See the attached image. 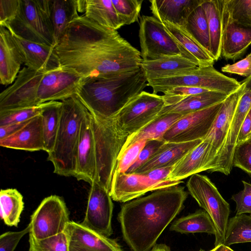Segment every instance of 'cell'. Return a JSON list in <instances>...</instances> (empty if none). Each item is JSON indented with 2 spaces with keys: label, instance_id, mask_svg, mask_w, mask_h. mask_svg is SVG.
<instances>
[{
  "label": "cell",
  "instance_id": "cell-47",
  "mask_svg": "<svg viewBox=\"0 0 251 251\" xmlns=\"http://www.w3.org/2000/svg\"><path fill=\"white\" fill-rule=\"evenodd\" d=\"M243 189L233 195L231 199L236 203V215L249 213L251 215V183L242 181Z\"/></svg>",
  "mask_w": 251,
  "mask_h": 251
},
{
  "label": "cell",
  "instance_id": "cell-23",
  "mask_svg": "<svg viewBox=\"0 0 251 251\" xmlns=\"http://www.w3.org/2000/svg\"><path fill=\"white\" fill-rule=\"evenodd\" d=\"M1 147L29 151H44L41 114L32 118L20 129L0 140Z\"/></svg>",
  "mask_w": 251,
  "mask_h": 251
},
{
  "label": "cell",
  "instance_id": "cell-25",
  "mask_svg": "<svg viewBox=\"0 0 251 251\" xmlns=\"http://www.w3.org/2000/svg\"><path fill=\"white\" fill-rule=\"evenodd\" d=\"M141 67L148 81L186 73L196 69L198 66L189 59L177 55L142 60Z\"/></svg>",
  "mask_w": 251,
  "mask_h": 251
},
{
  "label": "cell",
  "instance_id": "cell-43",
  "mask_svg": "<svg viewBox=\"0 0 251 251\" xmlns=\"http://www.w3.org/2000/svg\"><path fill=\"white\" fill-rule=\"evenodd\" d=\"M146 142V140L137 141L120 152L115 172L126 173L137 160Z\"/></svg>",
  "mask_w": 251,
  "mask_h": 251
},
{
  "label": "cell",
  "instance_id": "cell-16",
  "mask_svg": "<svg viewBox=\"0 0 251 251\" xmlns=\"http://www.w3.org/2000/svg\"><path fill=\"white\" fill-rule=\"evenodd\" d=\"M83 77L74 70L62 66L45 73L38 87L39 104L61 101L75 95Z\"/></svg>",
  "mask_w": 251,
  "mask_h": 251
},
{
  "label": "cell",
  "instance_id": "cell-55",
  "mask_svg": "<svg viewBox=\"0 0 251 251\" xmlns=\"http://www.w3.org/2000/svg\"><path fill=\"white\" fill-rule=\"evenodd\" d=\"M197 251H205L202 249H200ZM209 251H228L227 247L225 246L224 244H220L215 247L213 249Z\"/></svg>",
  "mask_w": 251,
  "mask_h": 251
},
{
  "label": "cell",
  "instance_id": "cell-33",
  "mask_svg": "<svg viewBox=\"0 0 251 251\" xmlns=\"http://www.w3.org/2000/svg\"><path fill=\"white\" fill-rule=\"evenodd\" d=\"M170 230L182 234L206 233L216 234L214 223L204 210H199L195 212L182 217L175 221Z\"/></svg>",
  "mask_w": 251,
  "mask_h": 251
},
{
  "label": "cell",
  "instance_id": "cell-51",
  "mask_svg": "<svg viewBox=\"0 0 251 251\" xmlns=\"http://www.w3.org/2000/svg\"><path fill=\"white\" fill-rule=\"evenodd\" d=\"M174 165L154 169L140 175L145 176L150 180L158 182L169 181L168 177L174 168Z\"/></svg>",
  "mask_w": 251,
  "mask_h": 251
},
{
  "label": "cell",
  "instance_id": "cell-46",
  "mask_svg": "<svg viewBox=\"0 0 251 251\" xmlns=\"http://www.w3.org/2000/svg\"><path fill=\"white\" fill-rule=\"evenodd\" d=\"M164 143L165 142L162 140H147L145 146L140 151L137 160L126 173H134L148 161Z\"/></svg>",
  "mask_w": 251,
  "mask_h": 251
},
{
  "label": "cell",
  "instance_id": "cell-7",
  "mask_svg": "<svg viewBox=\"0 0 251 251\" xmlns=\"http://www.w3.org/2000/svg\"><path fill=\"white\" fill-rule=\"evenodd\" d=\"M153 93H163L177 86L200 88L216 91L229 95L236 91L241 86V82L228 77L215 69L213 65L196 69L178 75L154 79L148 81Z\"/></svg>",
  "mask_w": 251,
  "mask_h": 251
},
{
  "label": "cell",
  "instance_id": "cell-52",
  "mask_svg": "<svg viewBox=\"0 0 251 251\" xmlns=\"http://www.w3.org/2000/svg\"><path fill=\"white\" fill-rule=\"evenodd\" d=\"M28 121L0 126V140L4 139L18 131L22 128Z\"/></svg>",
  "mask_w": 251,
  "mask_h": 251
},
{
  "label": "cell",
  "instance_id": "cell-13",
  "mask_svg": "<svg viewBox=\"0 0 251 251\" xmlns=\"http://www.w3.org/2000/svg\"><path fill=\"white\" fill-rule=\"evenodd\" d=\"M44 73L26 67L21 70L12 85L0 94V111L40 105L37 93Z\"/></svg>",
  "mask_w": 251,
  "mask_h": 251
},
{
  "label": "cell",
  "instance_id": "cell-17",
  "mask_svg": "<svg viewBox=\"0 0 251 251\" xmlns=\"http://www.w3.org/2000/svg\"><path fill=\"white\" fill-rule=\"evenodd\" d=\"M181 181H153L143 175L114 172L109 190L112 199L126 202L139 198L149 191L178 185Z\"/></svg>",
  "mask_w": 251,
  "mask_h": 251
},
{
  "label": "cell",
  "instance_id": "cell-9",
  "mask_svg": "<svg viewBox=\"0 0 251 251\" xmlns=\"http://www.w3.org/2000/svg\"><path fill=\"white\" fill-rule=\"evenodd\" d=\"M139 38L143 60H154L171 56H182L198 61L174 39L160 21L153 16L140 17Z\"/></svg>",
  "mask_w": 251,
  "mask_h": 251
},
{
  "label": "cell",
  "instance_id": "cell-6",
  "mask_svg": "<svg viewBox=\"0 0 251 251\" xmlns=\"http://www.w3.org/2000/svg\"><path fill=\"white\" fill-rule=\"evenodd\" d=\"M50 3L51 0H20L15 18L0 26L26 40L55 47Z\"/></svg>",
  "mask_w": 251,
  "mask_h": 251
},
{
  "label": "cell",
  "instance_id": "cell-58",
  "mask_svg": "<svg viewBox=\"0 0 251 251\" xmlns=\"http://www.w3.org/2000/svg\"><path fill=\"white\" fill-rule=\"evenodd\" d=\"M228 251H234L233 250H232L231 248H230L229 247H227Z\"/></svg>",
  "mask_w": 251,
  "mask_h": 251
},
{
  "label": "cell",
  "instance_id": "cell-21",
  "mask_svg": "<svg viewBox=\"0 0 251 251\" xmlns=\"http://www.w3.org/2000/svg\"><path fill=\"white\" fill-rule=\"evenodd\" d=\"M24 60L13 36L6 27L0 26V83L12 84Z\"/></svg>",
  "mask_w": 251,
  "mask_h": 251
},
{
  "label": "cell",
  "instance_id": "cell-5",
  "mask_svg": "<svg viewBox=\"0 0 251 251\" xmlns=\"http://www.w3.org/2000/svg\"><path fill=\"white\" fill-rule=\"evenodd\" d=\"M92 115L96 150L94 181L109 191L118 156L129 135L119 127L114 117Z\"/></svg>",
  "mask_w": 251,
  "mask_h": 251
},
{
  "label": "cell",
  "instance_id": "cell-2",
  "mask_svg": "<svg viewBox=\"0 0 251 251\" xmlns=\"http://www.w3.org/2000/svg\"><path fill=\"white\" fill-rule=\"evenodd\" d=\"M187 193L173 186L123 204L118 215L124 240L131 251H150L184 207Z\"/></svg>",
  "mask_w": 251,
  "mask_h": 251
},
{
  "label": "cell",
  "instance_id": "cell-1",
  "mask_svg": "<svg viewBox=\"0 0 251 251\" xmlns=\"http://www.w3.org/2000/svg\"><path fill=\"white\" fill-rule=\"evenodd\" d=\"M62 67L83 77L115 75L141 67V52L117 30L100 25L84 15L69 24L54 47Z\"/></svg>",
  "mask_w": 251,
  "mask_h": 251
},
{
  "label": "cell",
  "instance_id": "cell-41",
  "mask_svg": "<svg viewBox=\"0 0 251 251\" xmlns=\"http://www.w3.org/2000/svg\"><path fill=\"white\" fill-rule=\"evenodd\" d=\"M29 251H69L68 239L64 231L43 239H37L29 233Z\"/></svg>",
  "mask_w": 251,
  "mask_h": 251
},
{
  "label": "cell",
  "instance_id": "cell-15",
  "mask_svg": "<svg viewBox=\"0 0 251 251\" xmlns=\"http://www.w3.org/2000/svg\"><path fill=\"white\" fill-rule=\"evenodd\" d=\"M109 191L94 181L91 184L83 226L106 237L113 233V203Z\"/></svg>",
  "mask_w": 251,
  "mask_h": 251
},
{
  "label": "cell",
  "instance_id": "cell-54",
  "mask_svg": "<svg viewBox=\"0 0 251 251\" xmlns=\"http://www.w3.org/2000/svg\"><path fill=\"white\" fill-rule=\"evenodd\" d=\"M150 251H171L170 248L165 244H155Z\"/></svg>",
  "mask_w": 251,
  "mask_h": 251
},
{
  "label": "cell",
  "instance_id": "cell-28",
  "mask_svg": "<svg viewBox=\"0 0 251 251\" xmlns=\"http://www.w3.org/2000/svg\"><path fill=\"white\" fill-rule=\"evenodd\" d=\"M228 95L212 91L188 96L172 105L166 106L159 115L176 113L185 115L224 101Z\"/></svg>",
  "mask_w": 251,
  "mask_h": 251
},
{
  "label": "cell",
  "instance_id": "cell-4",
  "mask_svg": "<svg viewBox=\"0 0 251 251\" xmlns=\"http://www.w3.org/2000/svg\"><path fill=\"white\" fill-rule=\"evenodd\" d=\"M61 102L59 128L47 159L52 162L54 173L74 176L81 125L88 110L76 94Z\"/></svg>",
  "mask_w": 251,
  "mask_h": 251
},
{
  "label": "cell",
  "instance_id": "cell-35",
  "mask_svg": "<svg viewBox=\"0 0 251 251\" xmlns=\"http://www.w3.org/2000/svg\"><path fill=\"white\" fill-rule=\"evenodd\" d=\"M0 217L5 224L17 226L24 208L23 197L16 189H1L0 192Z\"/></svg>",
  "mask_w": 251,
  "mask_h": 251
},
{
  "label": "cell",
  "instance_id": "cell-45",
  "mask_svg": "<svg viewBox=\"0 0 251 251\" xmlns=\"http://www.w3.org/2000/svg\"><path fill=\"white\" fill-rule=\"evenodd\" d=\"M209 90L192 87L177 86L163 93L166 106L172 105L188 96L203 93Z\"/></svg>",
  "mask_w": 251,
  "mask_h": 251
},
{
  "label": "cell",
  "instance_id": "cell-18",
  "mask_svg": "<svg viewBox=\"0 0 251 251\" xmlns=\"http://www.w3.org/2000/svg\"><path fill=\"white\" fill-rule=\"evenodd\" d=\"M96 175V150L93 117L88 111L81 125L74 177L78 180H83L91 185L95 180Z\"/></svg>",
  "mask_w": 251,
  "mask_h": 251
},
{
  "label": "cell",
  "instance_id": "cell-24",
  "mask_svg": "<svg viewBox=\"0 0 251 251\" xmlns=\"http://www.w3.org/2000/svg\"><path fill=\"white\" fill-rule=\"evenodd\" d=\"M222 21L221 55L226 60L234 61L251 45V27L240 25L223 17Z\"/></svg>",
  "mask_w": 251,
  "mask_h": 251
},
{
  "label": "cell",
  "instance_id": "cell-26",
  "mask_svg": "<svg viewBox=\"0 0 251 251\" xmlns=\"http://www.w3.org/2000/svg\"><path fill=\"white\" fill-rule=\"evenodd\" d=\"M202 141L198 140L184 143L165 142L134 173L142 174L154 169L174 166Z\"/></svg>",
  "mask_w": 251,
  "mask_h": 251
},
{
  "label": "cell",
  "instance_id": "cell-31",
  "mask_svg": "<svg viewBox=\"0 0 251 251\" xmlns=\"http://www.w3.org/2000/svg\"><path fill=\"white\" fill-rule=\"evenodd\" d=\"M201 6L204 9L208 22L210 54L214 61L221 55L223 21L220 0H203Z\"/></svg>",
  "mask_w": 251,
  "mask_h": 251
},
{
  "label": "cell",
  "instance_id": "cell-40",
  "mask_svg": "<svg viewBox=\"0 0 251 251\" xmlns=\"http://www.w3.org/2000/svg\"><path fill=\"white\" fill-rule=\"evenodd\" d=\"M112 2L123 26L139 21L143 0H114Z\"/></svg>",
  "mask_w": 251,
  "mask_h": 251
},
{
  "label": "cell",
  "instance_id": "cell-22",
  "mask_svg": "<svg viewBox=\"0 0 251 251\" xmlns=\"http://www.w3.org/2000/svg\"><path fill=\"white\" fill-rule=\"evenodd\" d=\"M203 0H151L150 9L161 22H168L183 27L191 13Z\"/></svg>",
  "mask_w": 251,
  "mask_h": 251
},
{
  "label": "cell",
  "instance_id": "cell-53",
  "mask_svg": "<svg viewBox=\"0 0 251 251\" xmlns=\"http://www.w3.org/2000/svg\"><path fill=\"white\" fill-rule=\"evenodd\" d=\"M251 135V118L247 115L240 128L237 144L246 141Z\"/></svg>",
  "mask_w": 251,
  "mask_h": 251
},
{
  "label": "cell",
  "instance_id": "cell-27",
  "mask_svg": "<svg viewBox=\"0 0 251 251\" xmlns=\"http://www.w3.org/2000/svg\"><path fill=\"white\" fill-rule=\"evenodd\" d=\"M208 148V143L202 140L174 165L168 180L181 181L194 174L205 171Z\"/></svg>",
  "mask_w": 251,
  "mask_h": 251
},
{
  "label": "cell",
  "instance_id": "cell-10",
  "mask_svg": "<svg viewBox=\"0 0 251 251\" xmlns=\"http://www.w3.org/2000/svg\"><path fill=\"white\" fill-rule=\"evenodd\" d=\"M166 105L163 95L143 91L114 117L119 127L129 136L158 117Z\"/></svg>",
  "mask_w": 251,
  "mask_h": 251
},
{
  "label": "cell",
  "instance_id": "cell-36",
  "mask_svg": "<svg viewBox=\"0 0 251 251\" xmlns=\"http://www.w3.org/2000/svg\"><path fill=\"white\" fill-rule=\"evenodd\" d=\"M180 28L210 54L208 22L205 11L201 5L191 13L185 25Z\"/></svg>",
  "mask_w": 251,
  "mask_h": 251
},
{
  "label": "cell",
  "instance_id": "cell-20",
  "mask_svg": "<svg viewBox=\"0 0 251 251\" xmlns=\"http://www.w3.org/2000/svg\"><path fill=\"white\" fill-rule=\"evenodd\" d=\"M10 33L21 50L26 67L46 73L61 67L54 47L26 40Z\"/></svg>",
  "mask_w": 251,
  "mask_h": 251
},
{
  "label": "cell",
  "instance_id": "cell-11",
  "mask_svg": "<svg viewBox=\"0 0 251 251\" xmlns=\"http://www.w3.org/2000/svg\"><path fill=\"white\" fill-rule=\"evenodd\" d=\"M70 221L64 200L57 195L45 198L31 216L30 232L35 238L43 239L64 231Z\"/></svg>",
  "mask_w": 251,
  "mask_h": 251
},
{
  "label": "cell",
  "instance_id": "cell-56",
  "mask_svg": "<svg viewBox=\"0 0 251 251\" xmlns=\"http://www.w3.org/2000/svg\"><path fill=\"white\" fill-rule=\"evenodd\" d=\"M248 115L251 118V108L250 109V111H249Z\"/></svg>",
  "mask_w": 251,
  "mask_h": 251
},
{
  "label": "cell",
  "instance_id": "cell-34",
  "mask_svg": "<svg viewBox=\"0 0 251 251\" xmlns=\"http://www.w3.org/2000/svg\"><path fill=\"white\" fill-rule=\"evenodd\" d=\"M61 101L46 102L41 113L44 141V151L48 153L53 148L61 117Z\"/></svg>",
  "mask_w": 251,
  "mask_h": 251
},
{
  "label": "cell",
  "instance_id": "cell-49",
  "mask_svg": "<svg viewBox=\"0 0 251 251\" xmlns=\"http://www.w3.org/2000/svg\"><path fill=\"white\" fill-rule=\"evenodd\" d=\"M221 70L224 73L248 77L251 75V52L237 62L225 65Z\"/></svg>",
  "mask_w": 251,
  "mask_h": 251
},
{
  "label": "cell",
  "instance_id": "cell-38",
  "mask_svg": "<svg viewBox=\"0 0 251 251\" xmlns=\"http://www.w3.org/2000/svg\"><path fill=\"white\" fill-rule=\"evenodd\" d=\"M251 242V215H235L229 219L224 242L226 247Z\"/></svg>",
  "mask_w": 251,
  "mask_h": 251
},
{
  "label": "cell",
  "instance_id": "cell-42",
  "mask_svg": "<svg viewBox=\"0 0 251 251\" xmlns=\"http://www.w3.org/2000/svg\"><path fill=\"white\" fill-rule=\"evenodd\" d=\"M45 103L33 107L0 111V126L28 121L41 114Z\"/></svg>",
  "mask_w": 251,
  "mask_h": 251
},
{
  "label": "cell",
  "instance_id": "cell-12",
  "mask_svg": "<svg viewBox=\"0 0 251 251\" xmlns=\"http://www.w3.org/2000/svg\"><path fill=\"white\" fill-rule=\"evenodd\" d=\"M223 102L183 115L170 127L161 140L173 143L203 140L210 129Z\"/></svg>",
  "mask_w": 251,
  "mask_h": 251
},
{
  "label": "cell",
  "instance_id": "cell-3",
  "mask_svg": "<svg viewBox=\"0 0 251 251\" xmlns=\"http://www.w3.org/2000/svg\"><path fill=\"white\" fill-rule=\"evenodd\" d=\"M147 86V79L140 67L122 74L83 77L76 95L92 114L109 118L115 116Z\"/></svg>",
  "mask_w": 251,
  "mask_h": 251
},
{
  "label": "cell",
  "instance_id": "cell-39",
  "mask_svg": "<svg viewBox=\"0 0 251 251\" xmlns=\"http://www.w3.org/2000/svg\"><path fill=\"white\" fill-rule=\"evenodd\" d=\"M222 17L240 25L251 27V0H220Z\"/></svg>",
  "mask_w": 251,
  "mask_h": 251
},
{
  "label": "cell",
  "instance_id": "cell-44",
  "mask_svg": "<svg viewBox=\"0 0 251 251\" xmlns=\"http://www.w3.org/2000/svg\"><path fill=\"white\" fill-rule=\"evenodd\" d=\"M233 166L251 174V142L246 140L237 144L233 158Z\"/></svg>",
  "mask_w": 251,
  "mask_h": 251
},
{
  "label": "cell",
  "instance_id": "cell-37",
  "mask_svg": "<svg viewBox=\"0 0 251 251\" xmlns=\"http://www.w3.org/2000/svg\"><path fill=\"white\" fill-rule=\"evenodd\" d=\"M174 39L198 61L199 67L213 65L214 60L190 35L181 28L168 22H161Z\"/></svg>",
  "mask_w": 251,
  "mask_h": 251
},
{
  "label": "cell",
  "instance_id": "cell-19",
  "mask_svg": "<svg viewBox=\"0 0 251 251\" xmlns=\"http://www.w3.org/2000/svg\"><path fill=\"white\" fill-rule=\"evenodd\" d=\"M69 251H124L116 240L70 221L64 230Z\"/></svg>",
  "mask_w": 251,
  "mask_h": 251
},
{
  "label": "cell",
  "instance_id": "cell-48",
  "mask_svg": "<svg viewBox=\"0 0 251 251\" xmlns=\"http://www.w3.org/2000/svg\"><path fill=\"white\" fill-rule=\"evenodd\" d=\"M29 232L28 225L21 231L3 233L0 236V251H14L21 238Z\"/></svg>",
  "mask_w": 251,
  "mask_h": 251
},
{
  "label": "cell",
  "instance_id": "cell-32",
  "mask_svg": "<svg viewBox=\"0 0 251 251\" xmlns=\"http://www.w3.org/2000/svg\"><path fill=\"white\" fill-rule=\"evenodd\" d=\"M84 15L100 25L116 30L123 26L111 0H86Z\"/></svg>",
  "mask_w": 251,
  "mask_h": 251
},
{
  "label": "cell",
  "instance_id": "cell-57",
  "mask_svg": "<svg viewBox=\"0 0 251 251\" xmlns=\"http://www.w3.org/2000/svg\"><path fill=\"white\" fill-rule=\"evenodd\" d=\"M246 140L251 142V135L247 138Z\"/></svg>",
  "mask_w": 251,
  "mask_h": 251
},
{
  "label": "cell",
  "instance_id": "cell-14",
  "mask_svg": "<svg viewBox=\"0 0 251 251\" xmlns=\"http://www.w3.org/2000/svg\"><path fill=\"white\" fill-rule=\"evenodd\" d=\"M244 85L229 95L223 101L208 134L202 140L207 142L209 148L205 171L209 172L219 153L226 138L232 120L243 94Z\"/></svg>",
  "mask_w": 251,
  "mask_h": 251
},
{
  "label": "cell",
  "instance_id": "cell-29",
  "mask_svg": "<svg viewBox=\"0 0 251 251\" xmlns=\"http://www.w3.org/2000/svg\"><path fill=\"white\" fill-rule=\"evenodd\" d=\"M183 116L176 113H167L158 116L141 129L130 135L121 152L138 141L161 140L166 132Z\"/></svg>",
  "mask_w": 251,
  "mask_h": 251
},
{
  "label": "cell",
  "instance_id": "cell-30",
  "mask_svg": "<svg viewBox=\"0 0 251 251\" xmlns=\"http://www.w3.org/2000/svg\"><path fill=\"white\" fill-rule=\"evenodd\" d=\"M77 0H51L50 19L55 46L70 23L79 16Z\"/></svg>",
  "mask_w": 251,
  "mask_h": 251
},
{
  "label": "cell",
  "instance_id": "cell-8",
  "mask_svg": "<svg viewBox=\"0 0 251 251\" xmlns=\"http://www.w3.org/2000/svg\"><path fill=\"white\" fill-rule=\"evenodd\" d=\"M186 186L191 196L211 218L216 228L215 247L223 244L230 213L229 203L206 176H190Z\"/></svg>",
  "mask_w": 251,
  "mask_h": 251
},
{
  "label": "cell",
  "instance_id": "cell-50",
  "mask_svg": "<svg viewBox=\"0 0 251 251\" xmlns=\"http://www.w3.org/2000/svg\"><path fill=\"white\" fill-rule=\"evenodd\" d=\"M20 3V0H0V25H3L15 18Z\"/></svg>",
  "mask_w": 251,
  "mask_h": 251
}]
</instances>
